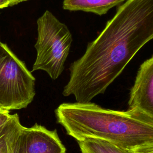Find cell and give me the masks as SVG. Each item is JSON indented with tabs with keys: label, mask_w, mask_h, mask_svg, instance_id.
<instances>
[{
	"label": "cell",
	"mask_w": 153,
	"mask_h": 153,
	"mask_svg": "<svg viewBox=\"0 0 153 153\" xmlns=\"http://www.w3.org/2000/svg\"><path fill=\"white\" fill-rule=\"evenodd\" d=\"M26 1H27V0H10V6H13L14 5L18 4L20 2H24Z\"/></svg>",
	"instance_id": "cell-13"
},
{
	"label": "cell",
	"mask_w": 153,
	"mask_h": 153,
	"mask_svg": "<svg viewBox=\"0 0 153 153\" xmlns=\"http://www.w3.org/2000/svg\"><path fill=\"white\" fill-rule=\"evenodd\" d=\"M55 115L57 123L77 141L98 138L130 149L153 143V118L137 109L115 111L76 102L60 104Z\"/></svg>",
	"instance_id": "cell-2"
},
{
	"label": "cell",
	"mask_w": 153,
	"mask_h": 153,
	"mask_svg": "<svg viewBox=\"0 0 153 153\" xmlns=\"http://www.w3.org/2000/svg\"><path fill=\"white\" fill-rule=\"evenodd\" d=\"M22 126L19 115L14 114L0 127V153H10L12 142Z\"/></svg>",
	"instance_id": "cell-9"
},
{
	"label": "cell",
	"mask_w": 153,
	"mask_h": 153,
	"mask_svg": "<svg viewBox=\"0 0 153 153\" xmlns=\"http://www.w3.org/2000/svg\"><path fill=\"white\" fill-rule=\"evenodd\" d=\"M77 142L81 153H133L130 149L101 139L85 137Z\"/></svg>",
	"instance_id": "cell-8"
},
{
	"label": "cell",
	"mask_w": 153,
	"mask_h": 153,
	"mask_svg": "<svg viewBox=\"0 0 153 153\" xmlns=\"http://www.w3.org/2000/svg\"><path fill=\"white\" fill-rule=\"evenodd\" d=\"M10 0H0V9L10 6Z\"/></svg>",
	"instance_id": "cell-12"
},
{
	"label": "cell",
	"mask_w": 153,
	"mask_h": 153,
	"mask_svg": "<svg viewBox=\"0 0 153 153\" xmlns=\"http://www.w3.org/2000/svg\"><path fill=\"white\" fill-rule=\"evenodd\" d=\"M153 39V0H126L70 68L63 95L87 103L103 93L139 50Z\"/></svg>",
	"instance_id": "cell-1"
},
{
	"label": "cell",
	"mask_w": 153,
	"mask_h": 153,
	"mask_svg": "<svg viewBox=\"0 0 153 153\" xmlns=\"http://www.w3.org/2000/svg\"><path fill=\"white\" fill-rule=\"evenodd\" d=\"M126 0H63V8L69 11H82L102 16Z\"/></svg>",
	"instance_id": "cell-7"
},
{
	"label": "cell",
	"mask_w": 153,
	"mask_h": 153,
	"mask_svg": "<svg viewBox=\"0 0 153 153\" xmlns=\"http://www.w3.org/2000/svg\"><path fill=\"white\" fill-rule=\"evenodd\" d=\"M36 57L32 71L46 72L53 79L62 74L72 42L67 26L46 10L37 20Z\"/></svg>",
	"instance_id": "cell-3"
},
{
	"label": "cell",
	"mask_w": 153,
	"mask_h": 153,
	"mask_svg": "<svg viewBox=\"0 0 153 153\" xmlns=\"http://www.w3.org/2000/svg\"><path fill=\"white\" fill-rule=\"evenodd\" d=\"M128 109L139 110L153 118V56L143 62L131 88Z\"/></svg>",
	"instance_id": "cell-6"
},
{
	"label": "cell",
	"mask_w": 153,
	"mask_h": 153,
	"mask_svg": "<svg viewBox=\"0 0 153 153\" xmlns=\"http://www.w3.org/2000/svg\"><path fill=\"white\" fill-rule=\"evenodd\" d=\"M12 115L13 114H10V111L0 109V127L8 121Z\"/></svg>",
	"instance_id": "cell-11"
},
{
	"label": "cell",
	"mask_w": 153,
	"mask_h": 153,
	"mask_svg": "<svg viewBox=\"0 0 153 153\" xmlns=\"http://www.w3.org/2000/svg\"><path fill=\"white\" fill-rule=\"evenodd\" d=\"M131 150L133 153H153V143L142 145Z\"/></svg>",
	"instance_id": "cell-10"
},
{
	"label": "cell",
	"mask_w": 153,
	"mask_h": 153,
	"mask_svg": "<svg viewBox=\"0 0 153 153\" xmlns=\"http://www.w3.org/2000/svg\"><path fill=\"white\" fill-rule=\"evenodd\" d=\"M35 81L25 63L0 41V109L26 108L35 96Z\"/></svg>",
	"instance_id": "cell-4"
},
{
	"label": "cell",
	"mask_w": 153,
	"mask_h": 153,
	"mask_svg": "<svg viewBox=\"0 0 153 153\" xmlns=\"http://www.w3.org/2000/svg\"><path fill=\"white\" fill-rule=\"evenodd\" d=\"M10 153H66L57 130H50L38 124L22 126L14 137Z\"/></svg>",
	"instance_id": "cell-5"
}]
</instances>
